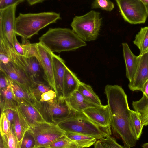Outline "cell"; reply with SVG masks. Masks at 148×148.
I'll use <instances>...</instances> for the list:
<instances>
[{
  "label": "cell",
  "mask_w": 148,
  "mask_h": 148,
  "mask_svg": "<svg viewBox=\"0 0 148 148\" xmlns=\"http://www.w3.org/2000/svg\"><path fill=\"white\" fill-rule=\"evenodd\" d=\"M39 40L53 53L74 51L87 45L72 29L66 28H50Z\"/></svg>",
  "instance_id": "cell-1"
},
{
  "label": "cell",
  "mask_w": 148,
  "mask_h": 148,
  "mask_svg": "<svg viewBox=\"0 0 148 148\" xmlns=\"http://www.w3.org/2000/svg\"><path fill=\"white\" fill-rule=\"evenodd\" d=\"M61 18L60 14L54 12L20 13L16 18L14 32L23 39L28 40L38 34L41 29Z\"/></svg>",
  "instance_id": "cell-2"
},
{
  "label": "cell",
  "mask_w": 148,
  "mask_h": 148,
  "mask_svg": "<svg viewBox=\"0 0 148 148\" xmlns=\"http://www.w3.org/2000/svg\"><path fill=\"white\" fill-rule=\"evenodd\" d=\"M102 22L100 13L91 10L80 16H75L71 24L73 31L85 42L93 41L99 33Z\"/></svg>",
  "instance_id": "cell-3"
},
{
  "label": "cell",
  "mask_w": 148,
  "mask_h": 148,
  "mask_svg": "<svg viewBox=\"0 0 148 148\" xmlns=\"http://www.w3.org/2000/svg\"><path fill=\"white\" fill-rule=\"evenodd\" d=\"M35 105L45 121L56 124L71 118L77 112L63 97L57 96L47 101L37 102Z\"/></svg>",
  "instance_id": "cell-4"
},
{
  "label": "cell",
  "mask_w": 148,
  "mask_h": 148,
  "mask_svg": "<svg viewBox=\"0 0 148 148\" xmlns=\"http://www.w3.org/2000/svg\"><path fill=\"white\" fill-rule=\"evenodd\" d=\"M57 125L64 132L90 136L98 140L104 136L101 128L82 112H77L73 117Z\"/></svg>",
  "instance_id": "cell-5"
},
{
  "label": "cell",
  "mask_w": 148,
  "mask_h": 148,
  "mask_svg": "<svg viewBox=\"0 0 148 148\" xmlns=\"http://www.w3.org/2000/svg\"><path fill=\"white\" fill-rule=\"evenodd\" d=\"M28 130L35 139L36 148L46 147L65 135L57 124L46 121L30 127Z\"/></svg>",
  "instance_id": "cell-6"
},
{
  "label": "cell",
  "mask_w": 148,
  "mask_h": 148,
  "mask_svg": "<svg viewBox=\"0 0 148 148\" xmlns=\"http://www.w3.org/2000/svg\"><path fill=\"white\" fill-rule=\"evenodd\" d=\"M124 20L131 24L144 23L147 14L145 5L141 0H116Z\"/></svg>",
  "instance_id": "cell-7"
},
{
  "label": "cell",
  "mask_w": 148,
  "mask_h": 148,
  "mask_svg": "<svg viewBox=\"0 0 148 148\" xmlns=\"http://www.w3.org/2000/svg\"><path fill=\"white\" fill-rule=\"evenodd\" d=\"M18 5H14L0 10V37L13 48V36L15 33V12Z\"/></svg>",
  "instance_id": "cell-8"
},
{
  "label": "cell",
  "mask_w": 148,
  "mask_h": 148,
  "mask_svg": "<svg viewBox=\"0 0 148 148\" xmlns=\"http://www.w3.org/2000/svg\"><path fill=\"white\" fill-rule=\"evenodd\" d=\"M0 70L12 81L32 93L31 87L34 81L26 71L11 62L6 64L0 63Z\"/></svg>",
  "instance_id": "cell-9"
},
{
  "label": "cell",
  "mask_w": 148,
  "mask_h": 148,
  "mask_svg": "<svg viewBox=\"0 0 148 148\" xmlns=\"http://www.w3.org/2000/svg\"><path fill=\"white\" fill-rule=\"evenodd\" d=\"M82 112L104 132L111 135V114L108 104L89 108L84 110Z\"/></svg>",
  "instance_id": "cell-10"
},
{
  "label": "cell",
  "mask_w": 148,
  "mask_h": 148,
  "mask_svg": "<svg viewBox=\"0 0 148 148\" xmlns=\"http://www.w3.org/2000/svg\"><path fill=\"white\" fill-rule=\"evenodd\" d=\"M37 47L38 53V59L43 69L44 78L51 88L57 93L53 69V53L40 42L37 43Z\"/></svg>",
  "instance_id": "cell-11"
},
{
  "label": "cell",
  "mask_w": 148,
  "mask_h": 148,
  "mask_svg": "<svg viewBox=\"0 0 148 148\" xmlns=\"http://www.w3.org/2000/svg\"><path fill=\"white\" fill-rule=\"evenodd\" d=\"M134 75L128 86L132 91H142L143 86L148 80V52L139 55Z\"/></svg>",
  "instance_id": "cell-12"
},
{
  "label": "cell",
  "mask_w": 148,
  "mask_h": 148,
  "mask_svg": "<svg viewBox=\"0 0 148 148\" xmlns=\"http://www.w3.org/2000/svg\"><path fill=\"white\" fill-rule=\"evenodd\" d=\"M52 62L57 97H63V82L67 66L64 60L53 53L52 55Z\"/></svg>",
  "instance_id": "cell-13"
},
{
  "label": "cell",
  "mask_w": 148,
  "mask_h": 148,
  "mask_svg": "<svg viewBox=\"0 0 148 148\" xmlns=\"http://www.w3.org/2000/svg\"><path fill=\"white\" fill-rule=\"evenodd\" d=\"M17 109L30 127L45 121L35 104L18 106Z\"/></svg>",
  "instance_id": "cell-14"
},
{
  "label": "cell",
  "mask_w": 148,
  "mask_h": 148,
  "mask_svg": "<svg viewBox=\"0 0 148 148\" xmlns=\"http://www.w3.org/2000/svg\"><path fill=\"white\" fill-rule=\"evenodd\" d=\"M122 46L125 64L126 76L130 82L133 78L136 72L138 56L133 53L127 43H123Z\"/></svg>",
  "instance_id": "cell-15"
},
{
  "label": "cell",
  "mask_w": 148,
  "mask_h": 148,
  "mask_svg": "<svg viewBox=\"0 0 148 148\" xmlns=\"http://www.w3.org/2000/svg\"><path fill=\"white\" fill-rule=\"evenodd\" d=\"M65 99L70 107L77 112H82L87 108L97 106L88 100L77 90Z\"/></svg>",
  "instance_id": "cell-16"
},
{
  "label": "cell",
  "mask_w": 148,
  "mask_h": 148,
  "mask_svg": "<svg viewBox=\"0 0 148 148\" xmlns=\"http://www.w3.org/2000/svg\"><path fill=\"white\" fill-rule=\"evenodd\" d=\"M81 82L75 75L66 67L63 82V97H68L77 90Z\"/></svg>",
  "instance_id": "cell-17"
},
{
  "label": "cell",
  "mask_w": 148,
  "mask_h": 148,
  "mask_svg": "<svg viewBox=\"0 0 148 148\" xmlns=\"http://www.w3.org/2000/svg\"><path fill=\"white\" fill-rule=\"evenodd\" d=\"M11 86L18 106L36 104V101L31 93L12 81Z\"/></svg>",
  "instance_id": "cell-18"
},
{
  "label": "cell",
  "mask_w": 148,
  "mask_h": 148,
  "mask_svg": "<svg viewBox=\"0 0 148 148\" xmlns=\"http://www.w3.org/2000/svg\"><path fill=\"white\" fill-rule=\"evenodd\" d=\"M11 85L0 90V106L1 113L8 109L16 110L18 106Z\"/></svg>",
  "instance_id": "cell-19"
},
{
  "label": "cell",
  "mask_w": 148,
  "mask_h": 148,
  "mask_svg": "<svg viewBox=\"0 0 148 148\" xmlns=\"http://www.w3.org/2000/svg\"><path fill=\"white\" fill-rule=\"evenodd\" d=\"M30 127L17 108L15 111L14 124L11 129L13 130L20 148L23 137Z\"/></svg>",
  "instance_id": "cell-20"
},
{
  "label": "cell",
  "mask_w": 148,
  "mask_h": 148,
  "mask_svg": "<svg viewBox=\"0 0 148 148\" xmlns=\"http://www.w3.org/2000/svg\"><path fill=\"white\" fill-rule=\"evenodd\" d=\"M0 45L5 50L10 62L26 71V62L25 58L18 54L13 48L9 45L1 37Z\"/></svg>",
  "instance_id": "cell-21"
},
{
  "label": "cell",
  "mask_w": 148,
  "mask_h": 148,
  "mask_svg": "<svg viewBox=\"0 0 148 148\" xmlns=\"http://www.w3.org/2000/svg\"><path fill=\"white\" fill-rule=\"evenodd\" d=\"M65 132V135L76 144L80 148L89 147L93 145L97 141L95 138L81 134Z\"/></svg>",
  "instance_id": "cell-22"
},
{
  "label": "cell",
  "mask_w": 148,
  "mask_h": 148,
  "mask_svg": "<svg viewBox=\"0 0 148 148\" xmlns=\"http://www.w3.org/2000/svg\"><path fill=\"white\" fill-rule=\"evenodd\" d=\"M132 105L134 111L139 114L143 126L148 125V99L143 95L138 101H133Z\"/></svg>",
  "instance_id": "cell-23"
},
{
  "label": "cell",
  "mask_w": 148,
  "mask_h": 148,
  "mask_svg": "<svg viewBox=\"0 0 148 148\" xmlns=\"http://www.w3.org/2000/svg\"><path fill=\"white\" fill-rule=\"evenodd\" d=\"M26 71L34 81L38 80L39 77L43 71L41 64L38 59L35 57L26 58Z\"/></svg>",
  "instance_id": "cell-24"
},
{
  "label": "cell",
  "mask_w": 148,
  "mask_h": 148,
  "mask_svg": "<svg viewBox=\"0 0 148 148\" xmlns=\"http://www.w3.org/2000/svg\"><path fill=\"white\" fill-rule=\"evenodd\" d=\"M133 42L139 49V55L148 52V26L141 28Z\"/></svg>",
  "instance_id": "cell-25"
},
{
  "label": "cell",
  "mask_w": 148,
  "mask_h": 148,
  "mask_svg": "<svg viewBox=\"0 0 148 148\" xmlns=\"http://www.w3.org/2000/svg\"><path fill=\"white\" fill-rule=\"evenodd\" d=\"M77 90L90 102L97 106L102 105L99 97L89 85L81 82Z\"/></svg>",
  "instance_id": "cell-26"
},
{
  "label": "cell",
  "mask_w": 148,
  "mask_h": 148,
  "mask_svg": "<svg viewBox=\"0 0 148 148\" xmlns=\"http://www.w3.org/2000/svg\"><path fill=\"white\" fill-rule=\"evenodd\" d=\"M139 114L134 110H131L130 127L132 134L137 140L140 137L143 127Z\"/></svg>",
  "instance_id": "cell-27"
},
{
  "label": "cell",
  "mask_w": 148,
  "mask_h": 148,
  "mask_svg": "<svg viewBox=\"0 0 148 148\" xmlns=\"http://www.w3.org/2000/svg\"><path fill=\"white\" fill-rule=\"evenodd\" d=\"M50 87L39 80L34 82L31 87V91L36 102L40 101L42 94L51 90Z\"/></svg>",
  "instance_id": "cell-28"
},
{
  "label": "cell",
  "mask_w": 148,
  "mask_h": 148,
  "mask_svg": "<svg viewBox=\"0 0 148 148\" xmlns=\"http://www.w3.org/2000/svg\"><path fill=\"white\" fill-rule=\"evenodd\" d=\"M3 148H20L18 143L12 129L8 134L1 136Z\"/></svg>",
  "instance_id": "cell-29"
},
{
  "label": "cell",
  "mask_w": 148,
  "mask_h": 148,
  "mask_svg": "<svg viewBox=\"0 0 148 148\" xmlns=\"http://www.w3.org/2000/svg\"><path fill=\"white\" fill-rule=\"evenodd\" d=\"M45 147L48 148H80L65 135Z\"/></svg>",
  "instance_id": "cell-30"
},
{
  "label": "cell",
  "mask_w": 148,
  "mask_h": 148,
  "mask_svg": "<svg viewBox=\"0 0 148 148\" xmlns=\"http://www.w3.org/2000/svg\"><path fill=\"white\" fill-rule=\"evenodd\" d=\"M22 40V45L23 49L24 57L26 58L35 57L38 58L37 43H31L28 40Z\"/></svg>",
  "instance_id": "cell-31"
},
{
  "label": "cell",
  "mask_w": 148,
  "mask_h": 148,
  "mask_svg": "<svg viewBox=\"0 0 148 148\" xmlns=\"http://www.w3.org/2000/svg\"><path fill=\"white\" fill-rule=\"evenodd\" d=\"M104 134V137L99 140L104 148H127L119 144L111 134L105 132Z\"/></svg>",
  "instance_id": "cell-32"
},
{
  "label": "cell",
  "mask_w": 148,
  "mask_h": 148,
  "mask_svg": "<svg viewBox=\"0 0 148 148\" xmlns=\"http://www.w3.org/2000/svg\"><path fill=\"white\" fill-rule=\"evenodd\" d=\"M114 3L109 0H95L91 4L92 9L100 8L106 11L110 12L114 8Z\"/></svg>",
  "instance_id": "cell-33"
},
{
  "label": "cell",
  "mask_w": 148,
  "mask_h": 148,
  "mask_svg": "<svg viewBox=\"0 0 148 148\" xmlns=\"http://www.w3.org/2000/svg\"><path fill=\"white\" fill-rule=\"evenodd\" d=\"M35 145V139L28 130L23 137L21 148H36Z\"/></svg>",
  "instance_id": "cell-34"
},
{
  "label": "cell",
  "mask_w": 148,
  "mask_h": 148,
  "mask_svg": "<svg viewBox=\"0 0 148 148\" xmlns=\"http://www.w3.org/2000/svg\"><path fill=\"white\" fill-rule=\"evenodd\" d=\"M11 131L10 124L5 114L1 113L0 120V131L1 136L7 134Z\"/></svg>",
  "instance_id": "cell-35"
},
{
  "label": "cell",
  "mask_w": 148,
  "mask_h": 148,
  "mask_svg": "<svg viewBox=\"0 0 148 148\" xmlns=\"http://www.w3.org/2000/svg\"><path fill=\"white\" fill-rule=\"evenodd\" d=\"M25 1L24 0H1L0 10H3L8 7L19 3Z\"/></svg>",
  "instance_id": "cell-36"
},
{
  "label": "cell",
  "mask_w": 148,
  "mask_h": 148,
  "mask_svg": "<svg viewBox=\"0 0 148 148\" xmlns=\"http://www.w3.org/2000/svg\"><path fill=\"white\" fill-rule=\"evenodd\" d=\"M57 96L56 92L52 90H50L42 94L39 102H44L51 100Z\"/></svg>",
  "instance_id": "cell-37"
},
{
  "label": "cell",
  "mask_w": 148,
  "mask_h": 148,
  "mask_svg": "<svg viewBox=\"0 0 148 148\" xmlns=\"http://www.w3.org/2000/svg\"><path fill=\"white\" fill-rule=\"evenodd\" d=\"M12 81L3 72L0 71V89L5 88L10 85Z\"/></svg>",
  "instance_id": "cell-38"
},
{
  "label": "cell",
  "mask_w": 148,
  "mask_h": 148,
  "mask_svg": "<svg viewBox=\"0 0 148 148\" xmlns=\"http://www.w3.org/2000/svg\"><path fill=\"white\" fill-rule=\"evenodd\" d=\"M13 48L15 50L21 55L24 56L23 49L22 44H21L18 41L16 34L15 33L13 38Z\"/></svg>",
  "instance_id": "cell-39"
},
{
  "label": "cell",
  "mask_w": 148,
  "mask_h": 148,
  "mask_svg": "<svg viewBox=\"0 0 148 148\" xmlns=\"http://www.w3.org/2000/svg\"><path fill=\"white\" fill-rule=\"evenodd\" d=\"M15 110L8 109L3 112L5 114L10 124L11 128L13 126L14 122Z\"/></svg>",
  "instance_id": "cell-40"
},
{
  "label": "cell",
  "mask_w": 148,
  "mask_h": 148,
  "mask_svg": "<svg viewBox=\"0 0 148 148\" xmlns=\"http://www.w3.org/2000/svg\"><path fill=\"white\" fill-rule=\"evenodd\" d=\"M10 62L3 48L0 45V63L6 64Z\"/></svg>",
  "instance_id": "cell-41"
},
{
  "label": "cell",
  "mask_w": 148,
  "mask_h": 148,
  "mask_svg": "<svg viewBox=\"0 0 148 148\" xmlns=\"http://www.w3.org/2000/svg\"><path fill=\"white\" fill-rule=\"evenodd\" d=\"M142 92L143 95L148 99V80L145 84Z\"/></svg>",
  "instance_id": "cell-42"
},
{
  "label": "cell",
  "mask_w": 148,
  "mask_h": 148,
  "mask_svg": "<svg viewBox=\"0 0 148 148\" xmlns=\"http://www.w3.org/2000/svg\"><path fill=\"white\" fill-rule=\"evenodd\" d=\"M43 0H28L27 1L30 5H32L39 3H41L43 2Z\"/></svg>",
  "instance_id": "cell-43"
},
{
  "label": "cell",
  "mask_w": 148,
  "mask_h": 148,
  "mask_svg": "<svg viewBox=\"0 0 148 148\" xmlns=\"http://www.w3.org/2000/svg\"><path fill=\"white\" fill-rule=\"evenodd\" d=\"M94 145V148H104L99 140H97Z\"/></svg>",
  "instance_id": "cell-44"
},
{
  "label": "cell",
  "mask_w": 148,
  "mask_h": 148,
  "mask_svg": "<svg viewBox=\"0 0 148 148\" xmlns=\"http://www.w3.org/2000/svg\"><path fill=\"white\" fill-rule=\"evenodd\" d=\"M143 148H148V143H146L143 144L142 145Z\"/></svg>",
  "instance_id": "cell-45"
},
{
  "label": "cell",
  "mask_w": 148,
  "mask_h": 148,
  "mask_svg": "<svg viewBox=\"0 0 148 148\" xmlns=\"http://www.w3.org/2000/svg\"><path fill=\"white\" fill-rule=\"evenodd\" d=\"M143 3L145 5H148V0H141Z\"/></svg>",
  "instance_id": "cell-46"
},
{
  "label": "cell",
  "mask_w": 148,
  "mask_h": 148,
  "mask_svg": "<svg viewBox=\"0 0 148 148\" xmlns=\"http://www.w3.org/2000/svg\"><path fill=\"white\" fill-rule=\"evenodd\" d=\"M146 9L147 16L148 17V5H145Z\"/></svg>",
  "instance_id": "cell-47"
},
{
  "label": "cell",
  "mask_w": 148,
  "mask_h": 148,
  "mask_svg": "<svg viewBox=\"0 0 148 148\" xmlns=\"http://www.w3.org/2000/svg\"><path fill=\"white\" fill-rule=\"evenodd\" d=\"M42 148H48L46 147H43Z\"/></svg>",
  "instance_id": "cell-48"
}]
</instances>
